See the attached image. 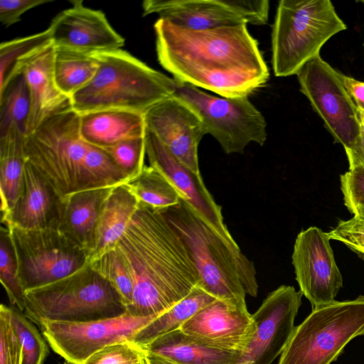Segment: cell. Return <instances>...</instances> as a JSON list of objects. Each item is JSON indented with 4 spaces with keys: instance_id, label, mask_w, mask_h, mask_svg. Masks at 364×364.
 <instances>
[{
    "instance_id": "9c48e42d",
    "label": "cell",
    "mask_w": 364,
    "mask_h": 364,
    "mask_svg": "<svg viewBox=\"0 0 364 364\" xmlns=\"http://www.w3.org/2000/svg\"><path fill=\"white\" fill-rule=\"evenodd\" d=\"M176 82L173 96L199 116L206 134L213 136L227 154H242L251 142L262 146L267 122L247 96L216 97L193 85Z\"/></svg>"
},
{
    "instance_id": "4dcf8cb0",
    "label": "cell",
    "mask_w": 364,
    "mask_h": 364,
    "mask_svg": "<svg viewBox=\"0 0 364 364\" xmlns=\"http://www.w3.org/2000/svg\"><path fill=\"white\" fill-rule=\"evenodd\" d=\"M129 180L106 151L87 144L81 191L115 187Z\"/></svg>"
},
{
    "instance_id": "603a6c76",
    "label": "cell",
    "mask_w": 364,
    "mask_h": 364,
    "mask_svg": "<svg viewBox=\"0 0 364 364\" xmlns=\"http://www.w3.org/2000/svg\"><path fill=\"white\" fill-rule=\"evenodd\" d=\"M144 114L102 110L80 115V134L87 144L105 149L119 142L144 136Z\"/></svg>"
},
{
    "instance_id": "ac0fdd59",
    "label": "cell",
    "mask_w": 364,
    "mask_h": 364,
    "mask_svg": "<svg viewBox=\"0 0 364 364\" xmlns=\"http://www.w3.org/2000/svg\"><path fill=\"white\" fill-rule=\"evenodd\" d=\"M60 12L49 26L55 47L85 53L120 49L125 39L111 26L105 13L88 8L83 1Z\"/></svg>"
},
{
    "instance_id": "f1b7e54d",
    "label": "cell",
    "mask_w": 364,
    "mask_h": 364,
    "mask_svg": "<svg viewBox=\"0 0 364 364\" xmlns=\"http://www.w3.org/2000/svg\"><path fill=\"white\" fill-rule=\"evenodd\" d=\"M53 44L49 27L41 32L5 41L0 45V92L17 75L27 63Z\"/></svg>"
},
{
    "instance_id": "7c38bea8",
    "label": "cell",
    "mask_w": 364,
    "mask_h": 364,
    "mask_svg": "<svg viewBox=\"0 0 364 364\" xmlns=\"http://www.w3.org/2000/svg\"><path fill=\"white\" fill-rule=\"evenodd\" d=\"M158 316H134L127 312L114 318L85 322L43 320L38 326L55 353L70 363L84 364L90 355L108 345L132 341Z\"/></svg>"
},
{
    "instance_id": "4316f807",
    "label": "cell",
    "mask_w": 364,
    "mask_h": 364,
    "mask_svg": "<svg viewBox=\"0 0 364 364\" xmlns=\"http://www.w3.org/2000/svg\"><path fill=\"white\" fill-rule=\"evenodd\" d=\"M216 298L196 286L183 299L141 328L132 341L145 346L158 337L179 329L202 308Z\"/></svg>"
},
{
    "instance_id": "ffe728a7",
    "label": "cell",
    "mask_w": 364,
    "mask_h": 364,
    "mask_svg": "<svg viewBox=\"0 0 364 364\" xmlns=\"http://www.w3.org/2000/svg\"><path fill=\"white\" fill-rule=\"evenodd\" d=\"M61 203L50 184L26 161L20 195L1 223L24 230H58Z\"/></svg>"
},
{
    "instance_id": "8d00e7d4",
    "label": "cell",
    "mask_w": 364,
    "mask_h": 364,
    "mask_svg": "<svg viewBox=\"0 0 364 364\" xmlns=\"http://www.w3.org/2000/svg\"><path fill=\"white\" fill-rule=\"evenodd\" d=\"M144 348L132 341L108 345L90 355L84 364H137L146 358Z\"/></svg>"
},
{
    "instance_id": "681fc988",
    "label": "cell",
    "mask_w": 364,
    "mask_h": 364,
    "mask_svg": "<svg viewBox=\"0 0 364 364\" xmlns=\"http://www.w3.org/2000/svg\"><path fill=\"white\" fill-rule=\"evenodd\" d=\"M361 2H362L363 4H364V1H361Z\"/></svg>"
},
{
    "instance_id": "8992f818",
    "label": "cell",
    "mask_w": 364,
    "mask_h": 364,
    "mask_svg": "<svg viewBox=\"0 0 364 364\" xmlns=\"http://www.w3.org/2000/svg\"><path fill=\"white\" fill-rule=\"evenodd\" d=\"M347 29L329 0H281L272 31L277 77L296 75L333 36Z\"/></svg>"
},
{
    "instance_id": "d6986e66",
    "label": "cell",
    "mask_w": 364,
    "mask_h": 364,
    "mask_svg": "<svg viewBox=\"0 0 364 364\" xmlns=\"http://www.w3.org/2000/svg\"><path fill=\"white\" fill-rule=\"evenodd\" d=\"M145 146L149 165L161 171L182 194L183 199L224 237L232 239L224 223L221 207L205 187L200 173L183 165L146 128Z\"/></svg>"
},
{
    "instance_id": "7bdbcfd3",
    "label": "cell",
    "mask_w": 364,
    "mask_h": 364,
    "mask_svg": "<svg viewBox=\"0 0 364 364\" xmlns=\"http://www.w3.org/2000/svg\"><path fill=\"white\" fill-rule=\"evenodd\" d=\"M349 162V169L364 168V128L360 125V132L356 141L345 149Z\"/></svg>"
},
{
    "instance_id": "e575fe53",
    "label": "cell",
    "mask_w": 364,
    "mask_h": 364,
    "mask_svg": "<svg viewBox=\"0 0 364 364\" xmlns=\"http://www.w3.org/2000/svg\"><path fill=\"white\" fill-rule=\"evenodd\" d=\"M11 316L22 346V364H43L49 353L43 334L21 311L11 308Z\"/></svg>"
},
{
    "instance_id": "4fadbf2b",
    "label": "cell",
    "mask_w": 364,
    "mask_h": 364,
    "mask_svg": "<svg viewBox=\"0 0 364 364\" xmlns=\"http://www.w3.org/2000/svg\"><path fill=\"white\" fill-rule=\"evenodd\" d=\"M143 16L159 18L194 30H207L241 24L267 23V0H145Z\"/></svg>"
},
{
    "instance_id": "52a82bcc",
    "label": "cell",
    "mask_w": 364,
    "mask_h": 364,
    "mask_svg": "<svg viewBox=\"0 0 364 364\" xmlns=\"http://www.w3.org/2000/svg\"><path fill=\"white\" fill-rule=\"evenodd\" d=\"M87 149L80 134V114L71 107L48 118L25 137L26 161L61 198L81 191Z\"/></svg>"
},
{
    "instance_id": "9a60e30c",
    "label": "cell",
    "mask_w": 364,
    "mask_h": 364,
    "mask_svg": "<svg viewBox=\"0 0 364 364\" xmlns=\"http://www.w3.org/2000/svg\"><path fill=\"white\" fill-rule=\"evenodd\" d=\"M302 295L282 285L267 296L252 314L257 331L237 364H272L282 354L295 328Z\"/></svg>"
},
{
    "instance_id": "d6a6232c",
    "label": "cell",
    "mask_w": 364,
    "mask_h": 364,
    "mask_svg": "<svg viewBox=\"0 0 364 364\" xmlns=\"http://www.w3.org/2000/svg\"><path fill=\"white\" fill-rule=\"evenodd\" d=\"M0 280L10 303L24 311L25 291L18 277V262L9 230L5 225L1 226L0 233Z\"/></svg>"
},
{
    "instance_id": "44dd1931",
    "label": "cell",
    "mask_w": 364,
    "mask_h": 364,
    "mask_svg": "<svg viewBox=\"0 0 364 364\" xmlns=\"http://www.w3.org/2000/svg\"><path fill=\"white\" fill-rule=\"evenodd\" d=\"M54 54L53 43L29 60L23 70L30 95L26 136L33 132L48 118L71 107L70 98L60 90L55 80Z\"/></svg>"
},
{
    "instance_id": "8fae6325",
    "label": "cell",
    "mask_w": 364,
    "mask_h": 364,
    "mask_svg": "<svg viewBox=\"0 0 364 364\" xmlns=\"http://www.w3.org/2000/svg\"><path fill=\"white\" fill-rule=\"evenodd\" d=\"M300 91L321 117L336 143L350 148L360 132L357 107L340 80L338 71L319 55L296 73Z\"/></svg>"
},
{
    "instance_id": "7402d4cb",
    "label": "cell",
    "mask_w": 364,
    "mask_h": 364,
    "mask_svg": "<svg viewBox=\"0 0 364 364\" xmlns=\"http://www.w3.org/2000/svg\"><path fill=\"white\" fill-rule=\"evenodd\" d=\"M113 188L80 191L62 198L58 230L89 257L103 204Z\"/></svg>"
},
{
    "instance_id": "c3c4849f",
    "label": "cell",
    "mask_w": 364,
    "mask_h": 364,
    "mask_svg": "<svg viewBox=\"0 0 364 364\" xmlns=\"http://www.w3.org/2000/svg\"><path fill=\"white\" fill-rule=\"evenodd\" d=\"M61 364H73V363H69V362H68V361H65V363H61Z\"/></svg>"
},
{
    "instance_id": "d4e9b609",
    "label": "cell",
    "mask_w": 364,
    "mask_h": 364,
    "mask_svg": "<svg viewBox=\"0 0 364 364\" xmlns=\"http://www.w3.org/2000/svg\"><path fill=\"white\" fill-rule=\"evenodd\" d=\"M143 347L147 353L176 364H237L242 355L240 352L207 346L180 329L161 336Z\"/></svg>"
},
{
    "instance_id": "7dc6e473",
    "label": "cell",
    "mask_w": 364,
    "mask_h": 364,
    "mask_svg": "<svg viewBox=\"0 0 364 364\" xmlns=\"http://www.w3.org/2000/svg\"><path fill=\"white\" fill-rule=\"evenodd\" d=\"M137 364H148L147 361H146V359H144L143 360H141L140 363H137Z\"/></svg>"
},
{
    "instance_id": "d590c367",
    "label": "cell",
    "mask_w": 364,
    "mask_h": 364,
    "mask_svg": "<svg viewBox=\"0 0 364 364\" xmlns=\"http://www.w3.org/2000/svg\"><path fill=\"white\" fill-rule=\"evenodd\" d=\"M104 150L130 180L137 176L144 166L145 135L122 141Z\"/></svg>"
},
{
    "instance_id": "ba28073f",
    "label": "cell",
    "mask_w": 364,
    "mask_h": 364,
    "mask_svg": "<svg viewBox=\"0 0 364 364\" xmlns=\"http://www.w3.org/2000/svg\"><path fill=\"white\" fill-rule=\"evenodd\" d=\"M364 334V295L312 309L280 355L278 364H331L354 338Z\"/></svg>"
},
{
    "instance_id": "f546056e",
    "label": "cell",
    "mask_w": 364,
    "mask_h": 364,
    "mask_svg": "<svg viewBox=\"0 0 364 364\" xmlns=\"http://www.w3.org/2000/svg\"><path fill=\"white\" fill-rule=\"evenodd\" d=\"M126 184L139 201L156 208L176 205L183 198L168 178L150 165H144L140 173Z\"/></svg>"
},
{
    "instance_id": "7a4b0ae2",
    "label": "cell",
    "mask_w": 364,
    "mask_h": 364,
    "mask_svg": "<svg viewBox=\"0 0 364 364\" xmlns=\"http://www.w3.org/2000/svg\"><path fill=\"white\" fill-rule=\"evenodd\" d=\"M116 250L134 284L127 312L160 316L186 297L198 274L183 240L158 208L139 201Z\"/></svg>"
},
{
    "instance_id": "e0dca14e",
    "label": "cell",
    "mask_w": 364,
    "mask_h": 364,
    "mask_svg": "<svg viewBox=\"0 0 364 364\" xmlns=\"http://www.w3.org/2000/svg\"><path fill=\"white\" fill-rule=\"evenodd\" d=\"M144 117L146 129L183 165L200 173L198 149L206 132L196 112L173 95L151 107Z\"/></svg>"
},
{
    "instance_id": "30bf717a",
    "label": "cell",
    "mask_w": 364,
    "mask_h": 364,
    "mask_svg": "<svg viewBox=\"0 0 364 364\" xmlns=\"http://www.w3.org/2000/svg\"><path fill=\"white\" fill-rule=\"evenodd\" d=\"M6 226L24 291L65 278L89 264L88 253L58 230H24Z\"/></svg>"
},
{
    "instance_id": "cb8c5ba5",
    "label": "cell",
    "mask_w": 364,
    "mask_h": 364,
    "mask_svg": "<svg viewBox=\"0 0 364 364\" xmlns=\"http://www.w3.org/2000/svg\"><path fill=\"white\" fill-rule=\"evenodd\" d=\"M139 203L126 183L112 188L100 215L89 264L115 248L137 210Z\"/></svg>"
},
{
    "instance_id": "5b68a950",
    "label": "cell",
    "mask_w": 364,
    "mask_h": 364,
    "mask_svg": "<svg viewBox=\"0 0 364 364\" xmlns=\"http://www.w3.org/2000/svg\"><path fill=\"white\" fill-rule=\"evenodd\" d=\"M26 316L41 321L85 322L127 312L119 293L90 264L49 284L25 291Z\"/></svg>"
},
{
    "instance_id": "60d3db41",
    "label": "cell",
    "mask_w": 364,
    "mask_h": 364,
    "mask_svg": "<svg viewBox=\"0 0 364 364\" xmlns=\"http://www.w3.org/2000/svg\"><path fill=\"white\" fill-rule=\"evenodd\" d=\"M50 0H1L0 22L9 27L21 19L28 10L50 2Z\"/></svg>"
},
{
    "instance_id": "484cf974",
    "label": "cell",
    "mask_w": 364,
    "mask_h": 364,
    "mask_svg": "<svg viewBox=\"0 0 364 364\" xmlns=\"http://www.w3.org/2000/svg\"><path fill=\"white\" fill-rule=\"evenodd\" d=\"M26 134L16 127L0 135V193L1 220L13 209L21 191L26 164Z\"/></svg>"
},
{
    "instance_id": "f35d334b",
    "label": "cell",
    "mask_w": 364,
    "mask_h": 364,
    "mask_svg": "<svg viewBox=\"0 0 364 364\" xmlns=\"http://www.w3.org/2000/svg\"><path fill=\"white\" fill-rule=\"evenodd\" d=\"M331 240L345 244L364 260V221L354 215L348 220H340L337 226L328 232Z\"/></svg>"
},
{
    "instance_id": "836d02e7",
    "label": "cell",
    "mask_w": 364,
    "mask_h": 364,
    "mask_svg": "<svg viewBox=\"0 0 364 364\" xmlns=\"http://www.w3.org/2000/svg\"><path fill=\"white\" fill-rule=\"evenodd\" d=\"M90 267L107 279L122 296L127 308L133 299L134 284L129 270L116 250L112 249L90 263Z\"/></svg>"
},
{
    "instance_id": "bcb514c9",
    "label": "cell",
    "mask_w": 364,
    "mask_h": 364,
    "mask_svg": "<svg viewBox=\"0 0 364 364\" xmlns=\"http://www.w3.org/2000/svg\"><path fill=\"white\" fill-rule=\"evenodd\" d=\"M357 114L360 125L364 128V111L357 108Z\"/></svg>"
},
{
    "instance_id": "ee69618b",
    "label": "cell",
    "mask_w": 364,
    "mask_h": 364,
    "mask_svg": "<svg viewBox=\"0 0 364 364\" xmlns=\"http://www.w3.org/2000/svg\"><path fill=\"white\" fill-rule=\"evenodd\" d=\"M146 359L148 364H176L151 353H147Z\"/></svg>"
},
{
    "instance_id": "3957f363",
    "label": "cell",
    "mask_w": 364,
    "mask_h": 364,
    "mask_svg": "<svg viewBox=\"0 0 364 364\" xmlns=\"http://www.w3.org/2000/svg\"><path fill=\"white\" fill-rule=\"evenodd\" d=\"M158 210L186 245L198 274L197 286L216 299L257 296L255 264L233 238L224 237L183 198Z\"/></svg>"
},
{
    "instance_id": "f6af8a7d",
    "label": "cell",
    "mask_w": 364,
    "mask_h": 364,
    "mask_svg": "<svg viewBox=\"0 0 364 364\" xmlns=\"http://www.w3.org/2000/svg\"><path fill=\"white\" fill-rule=\"evenodd\" d=\"M354 215L364 221V208H358L352 213Z\"/></svg>"
},
{
    "instance_id": "5bb4252c",
    "label": "cell",
    "mask_w": 364,
    "mask_h": 364,
    "mask_svg": "<svg viewBox=\"0 0 364 364\" xmlns=\"http://www.w3.org/2000/svg\"><path fill=\"white\" fill-rule=\"evenodd\" d=\"M328 232L317 227L301 231L291 256L300 291L312 309L333 302L343 286Z\"/></svg>"
},
{
    "instance_id": "1f68e13d",
    "label": "cell",
    "mask_w": 364,
    "mask_h": 364,
    "mask_svg": "<svg viewBox=\"0 0 364 364\" xmlns=\"http://www.w3.org/2000/svg\"><path fill=\"white\" fill-rule=\"evenodd\" d=\"M30 95L23 73L16 76L0 92V135L16 127L26 134Z\"/></svg>"
},
{
    "instance_id": "2e32d148",
    "label": "cell",
    "mask_w": 364,
    "mask_h": 364,
    "mask_svg": "<svg viewBox=\"0 0 364 364\" xmlns=\"http://www.w3.org/2000/svg\"><path fill=\"white\" fill-rule=\"evenodd\" d=\"M179 329L207 346L242 353L257 331V323L245 299H216Z\"/></svg>"
},
{
    "instance_id": "ab89813d",
    "label": "cell",
    "mask_w": 364,
    "mask_h": 364,
    "mask_svg": "<svg viewBox=\"0 0 364 364\" xmlns=\"http://www.w3.org/2000/svg\"><path fill=\"white\" fill-rule=\"evenodd\" d=\"M344 205L352 213L358 208H364V168L349 169L340 176Z\"/></svg>"
},
{
    "instance_id": "277c9868",
    "label": "cell",
    "mask_w": 364,
    "mask_h": 364,
    "mask_svg": "<svg viewBox=\"0 0 364 364\" xmlns=\"http://www.w3.org/2000/svg\"><path fill=\"white\" fill-rule=\"evenodd\" d=\"M99 68L90 82L70 98L78 114L102 110L144 114L173 95L176 82L122 48L94 53Z\"/></svg>"
},
{
    "instance_id": "83f0119b",
    "label": "cell",
    "mask_w": 364,
    "mask_h": 364,
    "mask_svg": "<svg viewBox=\"0 0 364 364\" xmlns=\"http://www.w3.org/2000/svg\"><path fill=\"white\" fill-rule=\"evenodd\" d=\"M98 68L94 53L55 47V80L60 90L70 98L90 82Z\"/></svg>"
},
{
    "instance_id": "74e56055",
    "label": "cell",
    "mask_w": 364,
    "mask_h": 364,
    "mask_svg": "<svg viewBox=\"0 0 364 364\" xmlns=\"http://www.w3.org/2000/svg\"><path fill=\"white\" fill-rule=\"evenodd\" d=\"M22 346L11 323V308L0 306V364H22Z\"/></svg>"
},
{
    "instance_id": "6da1fadb",
    "label": "cell",
    "mask_w": 364,
    "mask_h": 364,
    "mask_svg": "<svg viewBox=\"0 0 364 364\" xmlns=\"http://www.w3.org/2000/svg\"><path fill=\"white\" fill-rule=\"evenodd\" d=\"M154 28L157 60L176 81L238 97H248L269 80L247 24L194 30L159 18Z\"/></svg>"
},
{
    "instance_id": "b9f144b4",
    "label": "cell",
    "mask_w": 364,
    "mask_h": 364,
    "mask_svg": "<svg viewBox=\"0 0 364 364\" xmlns=\"http://www.w3.org/2000/svg\"><path fill=\"white\" fill-rule=\"evenodd\" d=\"M338 75L356 107L364 111V82L358 81L338 71Z\"/></svg>"
}]
</instances>
